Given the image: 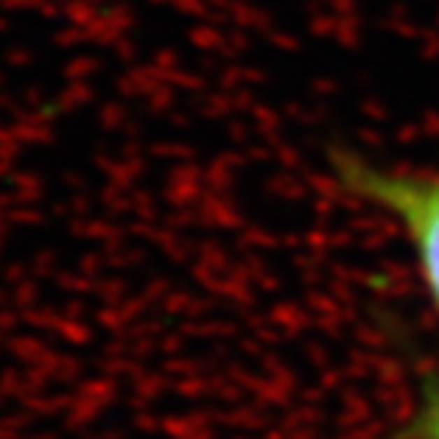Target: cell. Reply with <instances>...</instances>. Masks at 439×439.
<instances>
[{
  "instance_id": "cell-1",
  "label": "cell",
  "mask_w": 439,
  "mask_h": 439,
  "mask_svg": "<svg viewBox=\"0 0 439 439\" xmlns=\"http://www.w3.org/2000/svg\"><path fill=\"white\" fill-rule=\"evenodd\" d=\"M329 168L345 192L391 217L406 235L424 293L439 315V174L375 162L348 150L333 153Z\"/></svg>"
},
{
  "instance_id": "cell-2",
  "label": "cell",
  "mask_w": 439,
  "mask_h": 439,
  "mask_svg": "<svg viewBox=\"0 0 439 439\" xmlns=\"http://www.w3.org/2000/svg\"><path fill=\"white\" fill-rule=\"evenodd\" d=\"M400 439H439V369L424 375L415 409L403 424Z\"/></svg>"
}]
</instances>
